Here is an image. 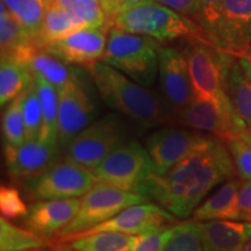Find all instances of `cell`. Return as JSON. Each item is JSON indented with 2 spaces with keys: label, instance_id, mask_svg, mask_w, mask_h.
I'll return each mask as SVG.
<instances>
[{
  "label": "cell",
  "instance_id": "12",
  "mask_svg": "<svg viewBox=\"0 0 251 251\" xmlns=\"http://www.w3.org/2000/svg\"><path fill=\"white\" fill-rule=\"evenodd\" d=\"M58 96V143L64 150L81 130L98 119V107L86 74L59 90Z\"/></svg>",
  "mask_w": 251,
  "mask_h": 251
},
{
  "label": "cell",
  "instance_id": "7",
  "mask_svg": "<svg viewBox=\"0 0 251 251\" xmlns=\"http://www.w3.org/2000/svg\"><path fill=\"white\" fill-rule=\"evenodd\" d=\"M147 201L149 200L142 194L98 181L80 198L76 218L58 235V242H64L70 236L108 221L127 207Z\"/></svg>",
  "mask_w": 251,
  "mask_h": 251
},
{
  "label": "cell",
  "instance_id": "36",
  "mask_svg": "<svg viewBox=\"0 0 251 251\" xmlns=\"http://www.w3.org/2000/svg\"><path fill=\"white\" fill-rule=\"evenodd\" d=\"M171 228L172 226L148 234L136 235L129 251H161L170 236Z\"/></svg>",
  "mask_w": 251,
  "mask_h": 251
},
{
  "label": "cell",
  "instance_id": "19",
  "mask_svg": "<svg viewBox=\"0 0 251 251\" xmlns=\"http://www.w3.org/2000/svg\"><path fill=\"white\" fill-rule=\"evenodd\" d=\"M200 231L205 251H242L251 238V222L243 220L202 221Z\"/></svg>",
  "mask_w": 251,
  "mask_h": 251
},
{
  "label": "cell",
  "instance_id": "8",
  "mask_svg": "<svg viewBox=\"0 0 251 251\" xmlns=\"http://www.w3.org/2000/svg\"><path fill=\"white\" fill-rule=\"evenodd\" d=\"M97 181L137 193V188L155 174L146 146L129 139L113 150L92 171Z\"/></svg>",
  "mask_w": 251,
  "mask_h": 251
},
{
  "label": "cell",
  "instance_id": "44",
  "mask_svg": "<svg viewBox=\"0 0 251 251\" xmlns=\"http://www.w3.org/2000/svg\"><path fill=\"white\" fill-rule=\"evenodd\" d=\"M242 251H251V238L249 240V242L246 244V247L243 248Z\"/></svg>",
  "mask_w": 251,
  "mask_h": 251
},
{
  "label": "cell",
  "instance_id": "9",
  "mask_svg": "<svg viewBox=\"0 0 251 251\" xmlns=\"http://www.w3.org/2000/svg\"><path fill=\"white\" fill-rule=\"evenodd\" d=\"M18 183L33 199L51 200L81 198L98 181L89 169L63 158L46 171Z\"/></svg>",
  "mask_w": 251,
  "mask_h": 251
},
{
  "label": "cell",
  "instance_id": "15",
  "mask_svg": "<svg viewBox=\"0 0 251 251\" xmlns=\"http://www.w3.org/2000/svg\"><path fill=\"white\" fill-rule=\"evenodd\" d=\"M178 222V219L170 212L152 201L129 206L108 221L96 227L70 236L64 242L79 236L96 234L99 231H118L129 235H143L171 227Z\"/></svg>",
  "mask_w": 251,
  "mask_h": 251
},
{
  "label": "cell",
  "instance_id": "20",
  "mask_svg": "<svg viewBox=\"0 0 251 251\" xmlns=\"http://www.w3.org/2000/svg\"><path fill=\"white\" fill-rule=\"evenodd\" d=\"M19 61L26 63L34 76L45 78L58 91L75 83L85 75V72L78 67L68 64L57 56L50 54L36 45L28 50Z\"/></svg>",
  "mask_w": 251,
  "mask_h": 251
},
{
  "label": "cell",
  "instance_id": "46",
  "mask_svg": "<svg viewBox=\"0 0 251 251\" xmlns=\"http://www.w3.org/2000/svg\"><path fill=\"white\" fill-rule=\"evenodd\" d=\"M26 251H46V250H42V249H34V250H26Z\"/></svg>",
  "mask_w": 251,
  "mask_h": 251
},
{
  "label": "cell",
  "instance_id": "23",
  "mask_svg": "<svg viewBox=\"0 0 251 251\" xmlns=\"http://www.w3.org/2000/svg\"><path fill=\"white\" fill-rule=\"evenodd\" d=\"M83 28H86V25L79 18L52 0L34 42L37 47H43Z\"/></svg>",
  "mask_w": 251,
  "mask_h": 251
},
{
  "label": "cell",
  "instance_id": "24",
  "mask_svg": "<svg viewBox=\"0 0 251 251\" xmlns=\"http://www.w3.org/2000/svg\"><path fill=\"white\" fill-rule=\"evenodd\" d=\"M34 83V75L26 63L13 57L0 62V106L5 107Z\"/></svg>",
  "mask_w": 251,
  "mask_h": 251
},
{
  "label": "cell",
  "instance_id": "13",
  "mask_svg": "<svg viewBox=\"0 0 251 251\" xmlns=\"http://www.w3.org/2000/svg\"><path fill=\"white\" fill-rule=\"evenodd\" d=\"M159 94L172 117L196 98L186 58L183 51L172 47H161L158 69Z\"/></svg>",
  "mask_w": 251,
  "mask_h": 251
},
{
  "label": "cell",
  "instance_id": "27",
  "mask_svg": "<svg viewBox=\"0 0 251 251\" xmlns=\"http://www.w3.org/2000/svg\"><path fill=\"white\" fill-rule=\"evenodd\" d=\"M50 246L48 238L0 218V251H26Z\"/></svg>",
  "mask_w": 251,
  "mask_h": 251
},
{
  "label": "cell",
  "instance_id": "17",
  "mask_svg": "<svg viewBox=\"0 0 251 251\" xmlns=\"http://www.w3.org/2000/svg\"><path fill=\"white\" fill-rule=\"evenodd\" d=\"M62 148L58 142L37 139L26 140L18 147L4 146L7 175L15 181L39 175L61 159Z\"/></svg>",
  "mask_w": 251,
  "mask_h": 251
},
{
  "label": "cell",
  "instance_id": "37",
  "mask_svg": "<svg viewBox=\"0 0 251 251\" xmlns=\"http://www.w3.org/2000/svg\"><path fill=\"white\" fill-rule=\"evenodd\" d=\"M221 4L222 0H200V12L199 17H198V24L201 25L209 36H211L212 31L219 20Z\"/></svg>",
  "mask_w": 251,
  "mask_h": 251
},
{
  "label": "cell",
  "instance_id": "29",
  "mask_svg": "<svg viewBox=\"0 0 251 251\" xmlns=\"http://www.w3.org/2000/svg\"><path fill=\"white\" fill-rule=\"evenodd\" d=\"M33 40L39 35L46 12L52 0H1Z\"/></svg>",
  "mask_w": 251,
  "mask_h": 251
},
{
  "label": "cell",
  "instance_id": "5",
  "mask_svg": "<svg viewBox=\"0 0 251 251\" xmlns=\"http://www.w3.org/2000/svg\"><path fill=\"white\" fill-rule=\"evenodd\" d=\"M128 122L115 112L96 119L65 147L63 158L93 171L113 150L131 139Z\"/></svg>",
  "mask_w": 251,
  "mask_h": 251
},
{
  "label": "cell",
  "instance_id": "10",
  "mask_svg": "<svg viewBox=\"0 0 251 251\" xmlns=\"http://www.w3.org/2000/svg\"><path fill=\"white\" fill-rule=\"evenodd\" d=\"M215 139L213 135L181 126L165 125L150 131L144 141V146L151 157L155 175H164Z\"/></svg>",
  "mask_w": 251,
  "mask_h": 251
},
{
  "label": "cell",
  "instance_id": "41",
  "mask_svg": "<svg viewBox=\"0 0 251 251\" xmlns=\"http://www.w3.org/2000/svg\"><path fill=\"white\" fill-rule=\"evenodd\" d=\"M236 59L244 75L251 80V50L236 56Z\"/></svg>",
  "mask_w": 251,
  "mask_h": 251
},
{
  "label": "cell",
  "instance_id": "25",
  "mask_svg": "<svg viewBox=\"0 0 251 251\" xmlns=\"http://www.w3.org/2000/svg\"><path fill=\"white\" fill-rule=\"evenodd\" d=\"M226 90L236 114L251 130V80L244 75L236 57L227 72Z\"/></svg>",
  "mask_w": 251,
  "mask_h": 251
},
{
  "label": "cell",
  "instance_id": "31",
  "mask_svg": "<svg viewBox=\"0 0 251 251\" xmlns=\"http://www.w3.org/2000/svg\"><path fill=\"white\" fill-rule=\"evenodd\" d=\"M1 134L4 146L18 147L26 141L23 94L5 106L1 115Z\"/></svg>",
  "mask_w": 251,
  "mask_h": 251
},
{
  "label": "cell",
  "instance_id": "32",
  "mask_svg": "<svg viewBox=\"0 0 251 251\" xmlns=\"http://www.w3.org/2000/svg\"><path fill=\"white\" fill-rule=\"evenodd\" d=\"M77 18L86 27H101L108 24V18L100 0H55Z\"/></svg>",
  "mask_w": 251,
  "mask_h": 251
},
{
  "label": "cell",
  "instance_id": "30",
  "mask_svg": "<svg viewBox=\"0 0 251 251\" xmlns=\"http://www.w3.org/2000/svg\"><path fill=\"white\" fill-rule=\"evenodd\" d=\"M161 251H205L200 222L191 218L172 226L170 236Z\"/></svg>",
  "mask_w": 251,
  "mask_h": 251
},
{
  "label": "cell",
  "instance_id": "14",
  "mask_svg": "<svg viewBox=\"0 0 251 251\" xmlns=\"http://www.w3.org/2000/svg\"><path fill=\"white\" fill-rule=\"evenodd\" d=\"M211 37L216 48L234 57L251 50V0H222Z\"/></svg>",
  "mask_w": 251,
  "mask_h": 251
},
{
  "label": "cell",
  "instance_id": "11",
  "mask_svg": "<svg viewBox=\"0 0 251 251\" xmlns=\"http://www.w3.org/2000/svg\"><path fill=\"white\" fill-rule=\"evenodd\" d=\"M171 125L213 135L226 143L240 139L241 134L248 129L233 107L201 98H194L190 105L175 114Z\"/></svg>",
  "mask_w": 251,
  "mask_h": 251
},
{
  "label": "cell",
  "instance_id": "3",
  "mask_svg": "<svg viewBox=\"0 0 251 251\" xmlns=\"http://www.w3.org/2000/svg\"><path fill=\"white\" fill-rule=\"evenodd\" d=\"M109 25L129 33L152 37L161 43L186 40L214 46L201 25L156 1L127 9L113 18Z\"/></svg>",
  "mask_w": 251,
  "mask_h": 251
},
{
  "label": "cell",
  "instance_id": "45",
  "mask_svg": "<svg viewBox=\"0 0 251 251\" xmlns=\"http://www.w3.org/2000/svg\"><path fill=\"white\" fill-rule=\"evenodd\" d=\"M59 251H78V250H75V249H72V248H64V249H61Z\"/></svg>",
  "mask_w": 251,
  "mask_h": 251
},
{
  "label": "cell",
  "instance_id": "43",
  "mask_svg": "<svg viewBox=\"0 0 251 251\" xmlns=\"http://www.w3.org/2000/svg\"><path fill=\"white\" fill-rule=\"evenodd\" d=\"M240 139L243 140L244 142L249 144V146H251V130L250 129H247L246 131H244V133L241 134Z\"/></svg>",
  "mask_w": 251,
  "mask_h": 251
},
{
  "label": "cell",
  "instance_id": "42",
  "mask_svg": "<svg viewBox=\"0 0 251 251\" xmlns=\"http://www.w3.org/2000/svg\"><path fill=\"white\" fill-rule=\"evenodd\" d=\"M150 1H152V0H122V6H121L120 13L127 11V9H129V8L136 7V6L147 4V2H150Z\"/></svg>",
  "mask_w": 251,
  "mask_h": 251
},
{
  "label": "cell",
  "instance_id": "21",
  "mask_svg": "<svg viewBox=\"0 0 251 251\" xmlns=\"http://www.w3.org/2000/svg\"><path fill=\"white\" fill-rule=\"evenodd\" d=\"M242 179L233 177L226 180L197 207L191 218L197 221L241 220L240 188Z\"/></svg>",
  "mask_w": 251,
  "mask_h": 251
},
{
  "label": "cell",
  "instance_id": "6",
  "mask_svg": "<svg viewBox=\"0 0 251 251\" xmlns=\"http://www.w3.org/2000/svg\"><path fill=\"white\" fill-rule=\"evenodd\" d=\"M183 52L196 98L213 100L226 107H233L226 90V79L234 56L200 41H187Z\"/></svg>",
  "mask_w": 251,
  "mask_h": 251
},
{
  "label": "cell",
  "instance_id": "40",
  "mask_svg": "<svg viewBox=\"0 0 251 251\" xmlns=\"http://www.w3.org/2000/svg\"><path fill=\"white\" fill-rule=\"evenodd\" d=\"M103 9H105L106 14L108 18V24L113 18L117 17L118 14H120L121 12V6H122V0H100Z\"/></svg>",
  "mask_w": 251,
  "mask_h": 251
},
{
  "label": "cell",
  "instance_id": "4",
  "mask_svg": "<svg viewBox=\"0 0 251 251\" xmlns=\"http://www.w3.org/2000/svg\"><path fill=\"white\" fill-rule=\"evenodd\" d=\"M161 42L111 26L102 62L141 85L151 87L158 78Z\"/></svg>",
  "mask_w": 251,
  "mask_h": 251
},
{
  "label": "cell",
  "instance_id": "2",
  "mask_svg": "<svg viewBox=\"0 0 251 251\" xmlns=\"http://www.w3.org/2000/svg\"><path fill=\"white\" fill-rule=\"evenodd\" d=\"M86 70L102 102L136 127L155 129L171 125V114L159 92L141 85L102 61Z\"/></svg>",
  "mask_w": 251,
  "mask_h": 251
},
{
  "label": "cell",
  "instance_id": "38",
  "mask_svg": "<svg viewBox=\"0 0 251 251\" xmlns=\"http://www.w3.org/2000/svg\"><path fill=\"white\" fill-rule=\"evenodd\" d=\"M163 6L174 9L185 17L193 19L198 23L200 12V0H152Z\"/></svg>",
  "mask_w": 251,
  "mask_h": 251
},
{
  "label": "cell",
  "instance_id": "22",
  "mask_svg": "<svg viewBox=\"0 0 251 251\" xmlns=\"http://www.w3.org/2000/svg\"><path fill=\"white\" fill-rule=\"evenodd\" d=\"M33 37L23 25L9 12L4 2H0V51L1 57L20 59L31 47Z\"/></svg>",
  "mask_w": 251,
  "mask_h": 251
},
{
  "label": "cell",
  "instance_id": "34",
  "mask_svg": "<svg viewBox=\"0 0 251 251\" xmlns=\"http://www.w3.org/2000/svg\"><path fill=\"white\" fill-rule=\"evenodd\" d=\"M0 212L2 218L7 220L24 219L27 216L28 206L14 185H1L0 187Z\"/></svg>",
  "mask_w": 251,
  "mask_h": 251
},
{
  "label": "cell",
  "instance_id": "39",
  "mask_svg": "<svg viewBox=\"0 0 251 251\" xmlns=\"http://www.w3.org/2000/svg\"><path fill=\"white\" fill-rule=\"evenodd\" d=\"M241 220L251 222V181L242 180L240 188Z\"/></svg>",
  "mask_w": 251,
  "mask_h": 251
},
{
  "label": "cell",
  "instance_id": "28",
  "mask_svg": "<svg viewBox=\"0 0 251 251\" xmlns=\"http://www.w3.org/2000/svg\"><path fill=\"white\" fill-rule=\"evenodd\" d=\"M136 235L118 231H99L69 241V247L78 251H129Z\"/></svg>",
  "mask_w": 251,
  "mask_h": 251
},
{
  "label": "cell",
  "instance_id": "18",
  "mask_svg": "<svg viewBox=\"0 0 251 251\" xmlns=\"http://www.w3.org/2000/svg\"><path fill=\"white\" fill-rule=\"evenodd\" d=\"M79 206L80 198L36 200L28 206L25 224L28 229L48 240L58 237L65 227L76 218Z\"/></svg>",
  "mask_w": 251,
  "mask_h": 251
},
{
  "label": "cell",
  "instance_id": "16",
  "mask_svg": "<svg viewBox=\"0 0 251 251\" xmlns=\"http://www.w3.org/2000/svg\"><path fill=\"white\" fill-rule=\"evenodd\" d=\"M109 28L111 25L83 28L40 48L57 56L68 64L87 69L102 59Z\"/></svg>",
  "mask_w": 251,
  "mask_h": 251
},
{
  "label": "cell",
  "instance_id": "35",
  "mask_svg": "<svg viewBox=\"0 0 251 251\" xmlns=\"http://www.w3.org/2000/svg\"><path fill=\"white\" fill-rule=\"evenodd\" d=\"M236 168L237 176L242 180L251 181V146L241 139H234L227 143Z\"/></svg>",
  "mask_w": 251,
  "mask_h": 251
},
{
  "label": "cell",
  "instance_id": "1",
  "mask_svg": "<svg viewBox=\"0 0 251 251\" xmlns=\"http://www.w3.org/2000/svg\"><path fill=\"white\" fill-rule=\"evenodd\" d=\"M233 177L238 176L230 150L216 137L166 174H153L140 185L137 193L178 220L187 219L215 187Z\"/></svg>",
  "mask_w": 251,
  "mask_h": 251
},
{
  "label": "cell",
  "instance_id": "26",
  "mask_svg": "<svg viewBox=\"0 0 251 251\" xmlns=\"http://www.w3.org/2000/svg\"><path fill=\"white\" fill-rule=\"evenodd\" d=\"M34 84L39 93L42 106L43 122L40 137L47 141L58 142V112L59 96L58 90L49 81L40 76H34Z\"/></svg>",
  "mask_w": 251,
  "mask_h": 251
},
{
  "label": "cell",
  "instance_id": "33",
  "mask_svg": "<svg viewBox=\"0 0 251 251\" xmlns=\"http://www.w3.org/2000/svg\"><path fill=\"white\" fill-rule=\"evenodd\" d=\"M23 112L26 126V140L40 137L43 114L39 93L34 83L23 93Z\"/></svg>",
  "mask_w": 251,
  "mask_h": 251
}]
</instances>
